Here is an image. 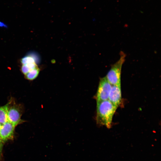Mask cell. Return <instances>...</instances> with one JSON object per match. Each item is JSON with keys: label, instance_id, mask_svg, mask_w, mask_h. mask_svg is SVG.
Segmentation results:
<instances>
[{"label": "cell", "instance_id": "cell-1", "mask_svg": "<svg viewBox=\"0 0 161 161\" xmlns=\"http://www.w3.org/2000/svg\"><path fill=\"white\" fill-rule=\"evenodd\" d=\"M117 108L108 100L97 103V123L110 128L113 117Z\"/></svg>", "mask_w": 161, "mask_h": 161}, {"label": "cell", "instance_id": "cell-2", "mask_svg": "<svg viewBox=\"0 0 161 161\" xmlns=\"http://www.w3.org/2000/svg\"><path fill=\"white\" fill-rule=\"evenodd\" d=\"M119 59L111 67L105 77L112 85H121V74L122 65L126 59V55L123 52L120 53Z\"/></svg>", "mask_w": 161, "mask_h": 161}, {"label": "cell", "instance_id": "cell-3", "mask_svg": "<svg viewBox=\"0 0 161 161\" xmlns=\"http://www.w3.org/2000/svg\"><path fill=\"white\" fill-rule=\"evenodd\" d=\"M112 86L105 77L101 78L96 95L97 103L108 100Z\"/></svg>", "mask_w": 161, "mask_h": 161}, {"label": "cell", "instance_id": "cell-4", "mask_svg": "<svg viewBox=\"0 0 161 161\" xmlns=\"http://www.w3.org/2000/svg\"><path fill=\"white\" fill-rule=\"evenodd\" d=\"M11 101L7 110V121L16 126L22 121L21 119L22 112L20 107L18 105L14 104L10 106Z\"/></svg>", "mask_w": 161, "mask_h": 161}, {"label": "cell", "instance_id": "cell-5", "mask_svg": "<svg viewBox=\"0 0 161 161\" xmlns=\"http://www.w3.org/2000/svg\"><path fill=\"white\" fill-rule=\"evenodd\" d=\"M15 126L8 121L1 125L0 129V138L3 142L13 139Z\"/></svg>", "mask_w": 161, "mask_h": 161}, {"label": "cell", "instance_id": "cell-6", "mask_svg": "<svg viewBox=\"0 0 161 161\" xmlns=\"http://www.w3.org/2000/svg\"><path fill=\"white\" fill-rule=\"evenodd\" d=\"M122 99L121 85H112L108 100L117 108L120 103Z\"/></svg>", "mask_w": 161, "mask_h": 161}, {"label": "cell", "instance_id": "cell-7", "mask_svg": "<svg viewBox=\"0 0 161 161\" xmlns=\"http://www.w3.org/2000/svg\"><path fill=\"white\" fill-rule=\"evenodd\" d=\"M10 102L0 107V123L1 125L7 121V112Z\"/></svg>", "mask_w": 161, "mask_h": 161}, {"label": "cell", "instance_id": "cell-8", "mask_svg": "<svg viewBox=\"0 0 161 161\" xmlns=\"http://www.w3.org/2000/svg\"><path fill=\"white\" fill-rule=\"evenodd\" d=\"M40 71L38 67L30 70L25 75V78L28 80H32L35 79L38 76Z\"/></svg>", "mask_w": 161, "mask_h": 161}, {"label": "cell", "instance_id": "cell-9", "mask_svg": "<svg viewBox=\"0 0 161 161\" xmlns=\"http://www.w3.org/2000/svg\"><path fill=\"white\" fill-rule=\"evenodd\" d=\"M20 62L23 65L35 62V61L32 56L27 55L22 58L20 60Z\"/></svg>", "mask_w": 161, "mask_h": 161}, {"label": "cell", "instance_id": "cell-10", "mask_svg": "<svg viewBox=\"0 0 161 161\" xmlns=\"http://www.w3.org/2000/svg\"><path fill=\"white\" fill-rule=\"evenodd\" d=\"M21 70L22 72L25 75L31 70L28 66L27 64H23L21 67Z\"/></svg>", "mask_w": 161, "mask_h": 161}, {"label": "cell", "instance_id": "cell-11", "mask_svg": "<svg viewBox=\"0 0 161 161\" xmlns=\"http://www.w3.org/2000/svg\"><path fill=\"white\" fill-rule=\"evenodd\" d=\"M0 27H6V26L4 23L0 22Z\"/></svg>", "mask_w": 161, "mask_h": 161}, {"label": "cell", "instance_id": "cell-12", "mask_svg": "<svg viewBox=\"0 0 161 161\" xmlns=\"http://www.w3.org/2000/svg\"><path fill=\"white\" fill-rule=\"evenodd\" d=\"M3 142L1 140L0 138V146H2V144H3Z\"/></svg>", "mask_w": 161, "mask_h": 161}, {"label": "cell", "instance_id": "cell-13", "mask_svg": "<svg viewBox=\"0 0 161 161\" xmlns=\"http://www.w3.org/2000/svg\"><path fill=\"white\" fill-rule=\"evenodd\" d=\"M2 147V146H0V154H1V152Z\"/></svg>", "mask_w": 161, "mask_h": 161}, {"label": "cell", "instance_id": "cell-14", "mask_svg": "<svg viewBox=\"0 0 161 161\" xmlns=\"http://www.w3.org/2000/svg\"><path fill=\"white\" fill-rule=\"evenodd\" d=\"M1 126V125L0 123V129Z\"/></svg>", "mask_w": 161, "mask_h": 161}]
</instances>
